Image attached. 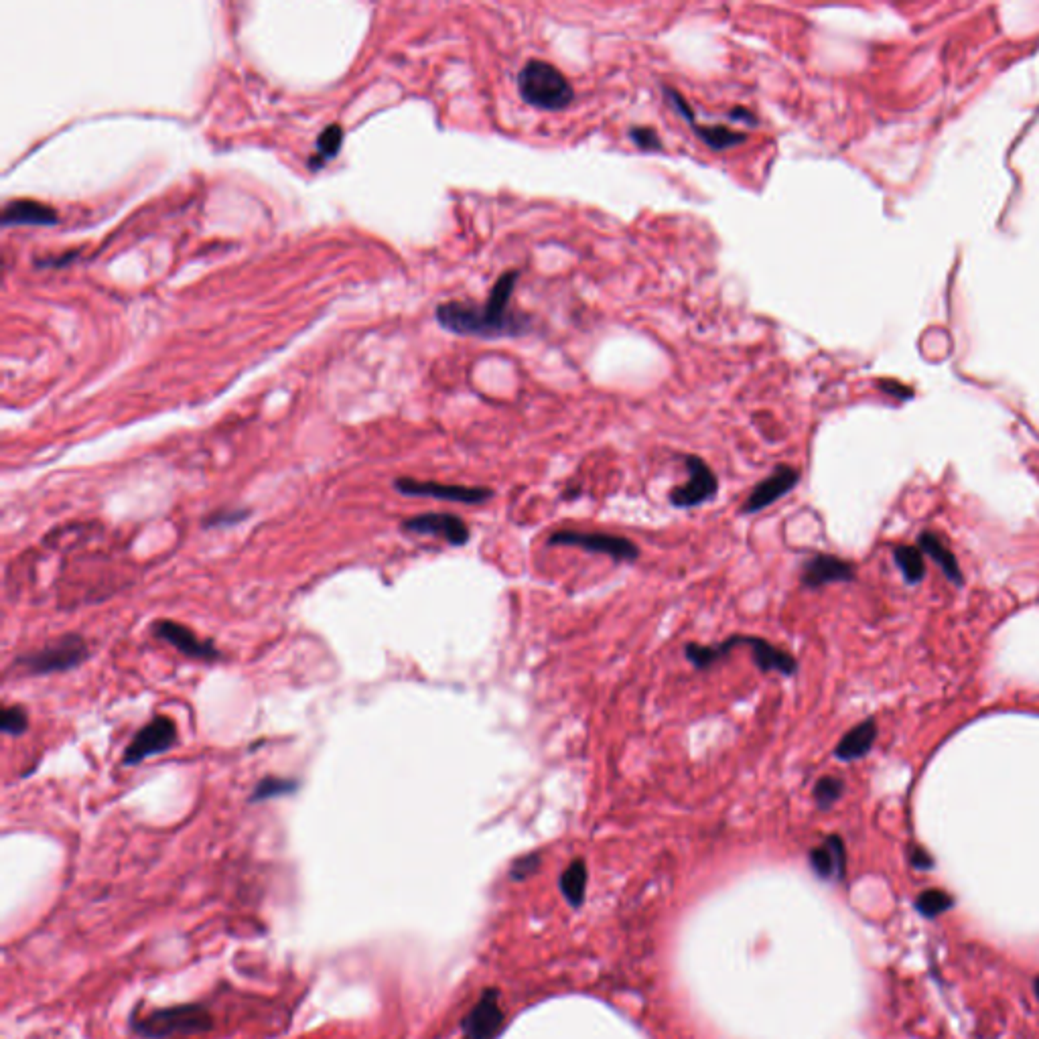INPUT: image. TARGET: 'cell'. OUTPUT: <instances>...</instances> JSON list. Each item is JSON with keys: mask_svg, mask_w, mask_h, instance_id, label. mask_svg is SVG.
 Here are the masks:
<instances>
[{"mask_svg": "<svg viewBox=\"0 0 1039 1039\" xmlns=\"http://www.w3.org/2000/svg\"><path fill=\"white\" fill-rule=\"evenodd\" d=\"M520 270H506L492 287L486 303L471 301H447L435 311L437 323L461 337L479 339H502V337H524L532 331V317L510 307Z\"/></svg>", "mask_w": 1039, "mask_h": 1039, "instance_id": "6da1fadb", "label": "cell"}, {"mask_svg": "<svg viewBox=\"0 0 1039 1039\" xmlns=\"http://www.w3.org/2000/svg\"><path fill=\"white\" fill-rule=\"evenodd\" d=\"M520 98L544 112H561L575 102V88L557 65L544 59H528L516 78Z\"/></svg>", "mask_w": 1039, "mask_h": 1039, "instance_id": "7a4b0ae2", "label": "cell"}, {"mask_svg": "<svg viewBox=\"0 0 1039 1039\" xmlns=\"http://www.w3.org/2000/svg\"><path fill=\"white\" fill-rule=\"evenodd\" d=\"M130 1027L136 1035L147 1039H167L175 1035H197L214 1027L212 1013L203 1005L185 1003L141 1013L136 1009L130 1017Z\"/></svg>", "mask_w": 1039, "mask_h": 1039, "instance_id": "3957f363", "label": "cell"}, {"mask_svg": "<svg viewBox=\"0 0 1039 1039\" xmlns=\"http://www.w3.org/2000/svg\"><path fill=\"white\" fill-rule=\"evenodd\" d=\"M90 656L86 640L78 634H65L37 652L23 654L15 660L21 672L29 676H45L78 668Z\"/></svg>", "mask_w": 1039, "mask_h": 1039, "instance_id": "277c9868", "label": "cell"}, {"mask_svg": "<svg viewBox=\"0 0 1039 1039\" xmlns=\"http://www.w3.org/2000/svg\"><path fill=\"white\" fill-rule=\"evenodd\" d=\"M548 546H571L591 554H605L615 563H634L640 559V546L634 540L607 532L557 530L548 536Z\"/></svg>", "mask_w": 1039, "mask_h": 1039, "instance_id": "5b68a950", "label": "cell"}, {"mask_svg": "<svg viewBox=\"0 0 1039 1039\" xmlns=\"http://www.w3.org/2000/svg\"><path fill=\"white\" fill-rule=\"evenodd\" d=\"M684 467L688 479L670 492V504L688 510L711 502L719 492V479L711 465L699 455H684Z\"/></svg>", "mask_w": 1039, "mask_h": 1039, "instance_id": "8992f818", "label": "cell"}, {"mask_svg": "<svg viewBox=\"0 0 1039 1039\" xmlns=\"http://www.w3.org/2000/svg\"><path fill=\"white\" fill-rule=\"evenodd\" d=\"M394 490L400 492L402 496H410V498H435V500L467 504V506L486 504L494 498V490H490V488L447 486V483L423 481V479H412V477H398L394 481Z\"/></svg>", "mask_w": 1039, "mask_h": 1039, "instance_id": "52a82bcc", "label": "cell"}, {"mask_svg": "<svg viewBox=\"0 0 1039 1039\" xmlns=\"http://www.w3.org/2000/svg\"><path fill=\"white\" fill-rule=\"evenodd\" d=\"M175 743H177L175 721L171 717L159 715V717L151 719L143 729H138V733L132 737V741L124 749L122 764L138 766L141 761H145L157 753L169 751L171 747H175Z\"/></svg>", "mask_w": 1039, "mask_h": 1039, "instance_id": "ba28073f", "label": "cell"}, {"mask_svg": "<svg viewBox=\"0 0 1039 1039\" xmlns=\"http://www.w3.org/2000/svg\"><path fill=\"white\" fill-rule=\"evenodd\" d=\"M662 92H664L666 102L684 118V122L690 126V130L695 132L709 149H713V151H727V149H733V147H739V145L747 143V134L745 132L731 130V128H727L723 124H711V126L699 124L697 116H695V110H692V106L686 102V98L676 88L664 86Z\"/></svg>", "mask_w": 1039, "mask_h": 1039, "instance_id": "9c48e42d", "label": "cell"}, {"mask_svg": "<svg viewBox=\"0 0 1039 1039\" xmlns=\"http://www.w3.org/2000/svg\"><path fill=\"white\" fill-rule=\"evenodd\" d=\"M504 1027L500 991L486 989L461 1021V1039H496Z\"/></svg>", "mask_w": 1039, "mask_h": 1039, "instance_id": "30bf717a", "label": "cell"}, {"mask_svg": "<svg viewBox=\"0 0 1039 1039\" xmlns=\"http://www.w3.org/2000/svg\"><path fill=\"white\" fill-rule=\"evenodd\" d=\"M800 481V471L792 465H786V463H780L776 465V469L761 479L757 486L749 492L747 500L743 502L741 506V514H757L761 510H766L768 506L776 504L778 500H782L784 496H788Z\"/></svg>", "mask_w": 1039, "mask_h": 1039, "instance_id": "8fae6325", "label": "cell"}, {"mask_svg": "<svg viewBox=\"0 0 1039 1039\" xmlns=\"http://www.w3.org/2000/svg\"><path fill=\"white\" fill-rule=\"evenodd\" d=\"M153 634L179 650L187 658L203 660V662H216L222 658V652L214 646L210 640H201L193 630H189L183 623L171 621V619H159L153 623Z\"/></svg>", "mask_w": 1039, "mask_h": 1039, "instance_id": "7c38bea8", "label": "cell"}, {"mask_svg": "<svg viewBox=\"0 0 1039 1039\" xmlns=\"http://www.w3.org/2000/svg\"><path fill=\"white\" fill-rule=\"evenodd\" d=\"M402 530L412 532V534L437 536V538H443L445 542H449L451 546H465L471 536L465 520L455 514H449V512H429V514L408 518L402 522Z\"/></svg>", "mask_w": 1039, "mask_h": 1039, "instance_id": "4fadbf2b", "label": "cell"}, {"mask_svg": "<svg viewBox=\"0 0 1039 1039\" xmlns=\"http://www.w3.org/2000/svg\"><path fill=\"white\" fill-rule=\"evenodd\" d=\"M737 642L739 646L751 650V658L761 672H780L782 676H794L798 672L796 658L764 638L737 634Z\"/></svg>", "mask_w": 1039, "mask_h": 1039, "instance_id": "5bb4252c", "label": "cell"}, {"mask_svg": "<svg viewBox=\"0 0 1039 1039\" xmlns=\"http://www.w3.org/2000/svg\"><path fill=\"white\" fill-rule=\"evenodd\" d=\"M855 569L851 563L833 557V554H816L806 561L802 569V585L806 589H820L830 583H847L853 581Z\"/></svg>", "mask_w": 1039, "mask_h": 1039, "instance_id": "9a60e30c", "label": "cell"}, {"mask_svg": "<svg viewBox=\"0 0 1039 1039\" xmlns=\"http://www.w3.org/2000/svg\"><path fill=\"white\" fill-rule=\"evenodd\" d=\"M810 867L818 879H843L847 873V849L839 835H830L808 855Z\"/></svg>", "mask_w": 1039, "mask_h": 1039, "instance_id": "2e32d148", "label": "cell"}, {"mask_svg": "<svg viewBox=\"0 0 1039 1039\" xmlns=\"http://www.w3.org/2000/svg\"><path fill=\"white\" fill-rule=\"evenodd\" d=\"M3 226L5 228H11V226H43V228H49V226H55L59 222L57 218V212L53 210V207L41 203V201H33V199H15L11 201L9 205H5L3 210Z\"/></svg>", "mask_w": 1039, "mask_h": 1039, "instance_id": "e0dca14e", "label": "cell"}, {"mask_svg": "<svg viewBox=\"0 0 1039 1039\" xmlns=\"http://www.w3.org/2000/svg\"><path fill=\"white\" fill-rule=\"evenodd\" d=\"M875 739H877V725L873 719H867V721L859 723L857 727H853L849 733H845V737L835 747V757L841 761L861 759L871 751Z\"/></svg>", "mask_w": 1039, "mask_h": 1039, "instance_id": "ac0fdd59", "label": "cell"}, {"mask_svg": "<svg viewBox=\"0 0 1039 1039\" xmlns=\"http://www.w3.org/2000/svg\"><path fill=\"white\" fill-rule=\"evenodd\" d=\"M587 881H589V871H587V863L583 859L571 861V865L563 871L559 885L571 908L579 910L583 906L585 893H587Z\"/></svg>", "mask_w": 1039, "mask_h": 1039, "instance_id": "d6986e66", "label": "cell"}, {"mask_svg": "<svg viewBox=\"0 0 1039 1039\" xmlns=\"http://www.w3.org/2000/svg\"><path fill=\"white\" fill-rule=\"evenodd\" d=\"M920 546H922V550L928 554L930 559H934V563L944 571V575L952 583H956V585L962 583V571L958 567V561L954 559V554L950 552V548L946 544H942V540L936 534L924 532L920 536Z\"/></svg>", "mask_w": 1039, "mask_h": 1039, "instance_id": "ffe728a7", "label": "cell"}, {"mask_svg": "<svg viewBox=\"0 0 1039 1039\" xmlns=\"http://www.w3.org/2000/svg\"><path fill=\"white\" fill-rule=\"evenodd\" d=\"M956 904V899L944 891V889H938V887H932V889H924L918 893V897L914 899V908L916 912L926 918V920H936L940 918L942 914L950 912Z\"/></svg>", "mask_w": 1039, "mask_h": 1039, "instance_id": "44dd1931", "label": "cell"}, {"mask_svg": "<svg viewBox=\"0 0 1039 1039\" xmlns=\"http://www.w3.org/2000/svg\"><path fill=\"white\" fill-rule=\"evenodd\" d=\"M341 143H343V128L339 124H331L327 126L319 136H317V153L315 157L309 159V165L313 169L317 167H323L327 165V161L335 159L339 149H341Z\"/></svg>", "mask_w": 1039, "mask_h": 1039, "instance_id": "7402d4cb", "label": "cell"}, {"mask_svg": "<svg viewBox=\"0 0 1039 1039\" xmlns=\"http://www.w3.org/2000/svg\"><path fill=\"white\" fill-rule=\"evenodd\" d=\"M893 557H895V563L897 567L902 569L904 577L908 583H920L924 573H926V567H924V559H922V552L914 546H897L893 550Z\"/></svg>", "mask_w": 1039, "mask_h": 1039, "instance_id": "603a6c76", "label": "cell"}, {"mask_svg": "<svg viewBox=\"0 0 1039 1039\" xmlns=\"http://www.w3.org/2000/svg\"><path fill=\"white\" fill-rule=\"evenodd\" d=\"M297 790V782L291 778H279V776H266L260 780L250 796V802H266L272 798H279L285 794H291Z\"/></svg>", "mask_w": 1039, "mask_h": 1039, "instance_id": "cb8c5ba5", "label": "cell"}, {"mask_svg": "<svg viewBox=\"0 0 1039 1039\" xmlns=\"http://www.w3.org/2000/svg\"><path fill=\"white\" fill-rule=\"evenodd\" d=\"M845 794V782L835 776H824L814 784L812 798L820 810L833 808Z\"/></svg>", "mask_w": 1039, "mask_h": 1039, "instance_id": "d4e9b609", "label": "cell"}, {"mask_svg": "<svg viewBox=\"0 0 1039 1039\" xmlns=\"http://www.w3.org/2000/svg\"><path fill=\"white\" fill-rule=\"evenodd\" d=\"M0 729L11 737L23 735L29 729V713L21 705L5 707L3 715H0Z\"/></svg>", "mask_w": 1039, "mask_h": 1039, "instance_id": "484cf974", "label": "cell"}, {"mask_svg": "<svg viewBox=\"0 0 1039 1039\" xmlns=\"http://www.w3.org/2000/svg\"><path fill=\"white\" fill-rule=\"evenodd\" d=\"M628 136H630V141L644 153H658V151H662V138L650 126H632Z\"/></svg>", "mask_w": 1039, "mask_h": 1039, "instance_id": "4316f807", "label": "cell"}, {"mask_svg": "<svg viewBox=\"0 0 1039 1039\" xmlns=\"http://www.w3.org/2000/svg\"><path fill=\"white\" fill-rule=\"evenodd\" d=\"M540 865H542V855L540 853H526V855L518 857L512 863L510 879L526 881L528 877H532V875H536L540 871Z\"/></svg>", "mask_w": 1039, "mask_h": 1039, "instance_id": "83f0119b", "label": "cell"}, {"mask_svg": "<svg viewBox=\"0 0 1039 1039\" xmlns=\"http://www.w3.org/2000/svg\"><path fill=\"white\" fill-rule=\"evenodd\" d=\"M248 516L246 510H228V512H218L214 516H210L205 520V528H216V526H232L240 520H244Z\"/></svg>", "mask_w": 1039, "mask_h": 1039, "instance_id": "f1b7e54d", "label": "cell"}, {"mask_svg": "<svg viewBox=\"0 0 1039 1039\" xmlns=\"http://www.w3.org/2000/svg\"><path fill=\"white\" fill-rule=\"evenodd\" d=\"M910 863H912V865H914L916 869H922V871H926V869H932V867H934V859H932V857H930V853H928V851H924L922 847H914V849H912V855H910Z\"/></svg>", "mask_w": 1039, "mask_h": 1039, "instance_id": "f546056e", "label": "cell"}, {"mask_svg": "<svg viewBox=\"0 0 1039 1039\" xmlns=\"http://www.w3.org/2000/svg\"><path fill=\"white\" fill-rule=\"evenodd\" d=\"M729 118H731V120H737V122H743V124H747V126H757V124H759L757 116H755L751 110L743 108V106H735V108L731 110Z\"/></svg>", "mask_w": 1039, "mask_h": 1039, "instance_id": "4dcf8cb0", "label": "cell"}, {"mask_svg": "<svg viewBox=\"0 0 1039 1039\" xmlns=\"http://www.w3.org/2000/svg\"><path fill=\"white\" fill-rule=\"evenodd\" d=\"M1033 995H1035V999L1039 1001V975L1033 979Z\"/></svg>", "mask_w": 1039, "mask_h": 1039, "instance_id": "1f68e13d", "label": "cell"}]
</instances>
